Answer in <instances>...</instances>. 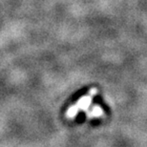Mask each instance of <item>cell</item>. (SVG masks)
<instances>
[{
  "label": "cell",
  "instance_id": "obj_2",
  "mask_svg": "<svg viewBox=\"0 0 147 147\" xmlns=\"http://www.w3.org/2000/svg\"><path fill=\"white\" fill-rule=\"evenodd\" d=\"M102 113H103V112H102V110L98 106V107L94 108L93 111L90 113V116L91 117H99V116H101Z\"/></svg>",
  "mask_w": 147,
  "mask_h": 147
},
{
  "label": "cell",
  "instance_id": "obj_1",
  "mask_svg": "<svg viewBox=\"0 0 147 147\" xmlns=\"http://www.w3.org/2000/svg\"><path fill=\"white\" fill-rule=\"evenodd\" d=\"M96 92H98V91H96V88H92L86 96H82L80 99H78V102H76L75 105L69 107V109L66 113V116L68 117L69 119H74V117H76V115L78 113L79 110H83L85 108H88V106H89L91 103V101H92L93 96L96 95Z\"/></svg>",
  "mask_w": 147,
  "mask_h": 147
}]
</instances>
